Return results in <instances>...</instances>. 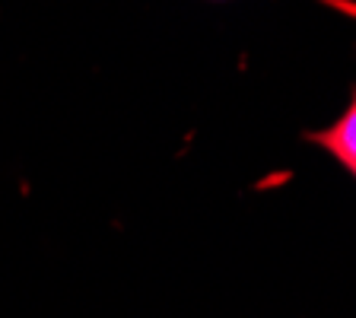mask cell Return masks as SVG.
I'll return each instance as SVG.
<instances>
[{
	"label": "cell",
	"instance_id": "cell-1",
	"mask_svg": "<svg viewBox=\"0 0 356 318\" xmlns=\"http://www.w3.org/2000/svg\"><path fill=\"white\" fill-rule=\"evenodd\" d=\"M305 141H312L315 147H321L327 156H334L343 169L356 163V86H353V96H350V105L343 109L341 118H334L327 127L321 131H312L305 134Z\"/></svg>",
	"mask_w": 356,
	"mask_h": 318
},
{
	"label": "cell",
	"instance_id": "cell-2",
	"mask_svg": "<svg viewBox=\"0 0 356 318\" xmlns=\"http://www.w3.org/2000/svg\"><path fill=\"white\" fill-rule=\"evenodd\" d=\"M347 172H350V175H353V178H356V163H353V166H350V169H347Z\"/></svg>",
	"mask_w": 356,
	"mask_h": 318
}]
</instances>
